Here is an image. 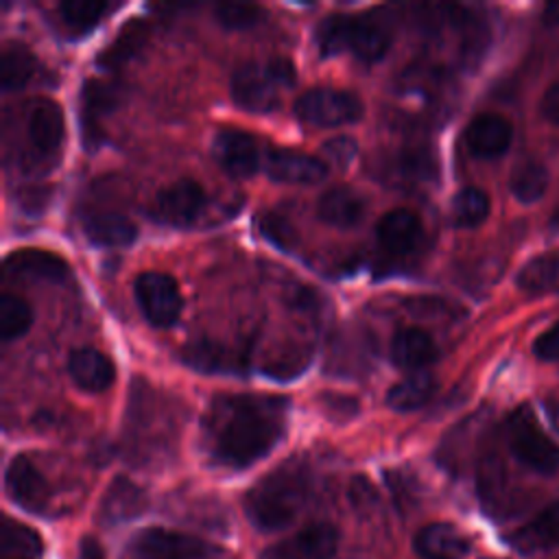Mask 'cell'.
Segmentation results:
<instances>
[{
	"label": "cell",
	"mask_w": 559,
	"mask_h": 559,
	"mask_svg": "<svg viewBox=\"0 0 559 559\" xmlns=\"http://www.w3.org/2000/svg\"><path fill=\"white\" fill-rule=\"evenodd\" d=\"M415 552L421 559H463L469 552V542L456 526L432 522L415 535Z\"/></svg>",
	"instance_id": "obj_20"
},
{
	"label": "cell",
	"mask_w": 559,
	"mask_h": 559,
	"mask_svg": "<svg viewBox=\"0 0 559 559\" xmlns=\"http://www.w3.org/2000/svg\"><path fill=\"white\" fill-rule=\"evenodd\" d=\"M435 378L428 371H413L386 391V404L397 413H408L424 406L435 393Z\"/></svg>",
	"instance_id": "obj_27"
},
{
	"label": "cell",
	"mask_w": 559,
	"mask_h": 559,
	"mask_svg": "<svg viewBox=\"0 0 559 559\" xmlns=\"http://www.w3.org/2000/svg\"><path fill=\"white\" fill-rule=\"evenodd\" d=\"M4 273L13 277L61 284L70 277V266L61 255L44 249H17L11 255H7Z\"/></svg>",
	"instance_id": "obj_15"
},
{
	"label": "cell",
	"mask_w": 559,
	"mask_h": 559,
	"mask_svg": "<svg viewBox=\"0 0 559 559\" xmlns=\"http://www.w3.org/2000/svg\"><path fill=\"white\" fill-rule=\"evenodd\" d=\"M321 406L332 415V417H352L358 411V404L354 397L338 395V393H323L321 395Z\"/></svg>",
	"instance_id": "obj_40"
},
{
	"label": "cell",
	"mask_w": 559,
	"mask_h": 559,
	"mask_svg": "<svg viewBox=\"0 0 559 559\" xmlns=\"http://www.w3.org/2000/svg\"><path fill=\"white\" fill-rule=\"evenodd\" d=\"M262 15H264V9L253 2H227L214 9V17L218 20V24L229 31L251 28L262 20Z\"/></svg>",
	"instance_id": "obj_36"
},
{
	"label": "cell",
	"mask_w": 559,
	"mask_h": 559,
	"mask_svg": "<svg viewBox=\"0 0 559 559\" xmlns=\"http://www.w3.org/2000/svg\"><path fill=\"white\" fill-rule=\"evenodd\" d=\"M437 343L421 328H404L391 341V360L400 369L424 371L437 358Z\"/></svg>",
	"instance_id": "obj_22"
},
{
	"label": "cell",
	"mask_w": 559,
	"mask_h": 559,
	"mask_svg": "<svg viewBox=\"0 0 559 559\" xmlns=\"http://www.w3.org/2000/svg\"><path fill=\"white\" fill-rule=\"evenodd\" d=\"M260 234L273 242L275 247L284 249V251H290L295 245H297V231L293 227V223L288 218H284L282 214H264L260 218Z\"/></svg>",
	"instance_id": "obj_37"
},
{
	"label": "cell",
	"mask_w": 559,
	"mask_h": 559,
	"mask_svg": "<svg viewBox=\"0 0 559 559\" xmlns=\"http://www.w3.org/2000/svg\"><path fill=\"white\" fill-rule=\"evenodd\" d=\"M548 415H550V421H552L555 430L559 432V400L552 402V404H548Z\"/></svg>",
	"instance_id": "obj_44"
},
{
	"label": "cell",
	"mask_w": 559,
	"mask_h": 559,
	"mask_svg": "<svg viewBox=\"0 0 559 559\" xmlns=\"http://www.w3.org/2000/svg\"><path fill=\"white\" fill-rule=\"evenodd\" d=\"M120 85L109 81H85L81 92V124L87 129L85 140H94L96 120L120 105Z\"/></svg>",
	"instance_id": "obj_24"
},
{
	"label": "cell",
	"mask_w": 559,
	"mask_h": 559,
	"mask_svg": "<svg viewBox=\"0 0 559 559\" xmlns=\"http://www.w3.org/2000/svg\"><path fill=\"white\" fill-rule=\"evenodd\" d=\"M507 439L515 459L533 472L552 474L559 469V445L542 430L528 406H518L509 415Z\"/></svg>",
	"instance_id": "obj_4"
},
{
	"label": "cell",
	"mask_w": 559,
	"mask_h": 559,
	"mask_svg": "<svg viewBox=\"0 0 559 559\" xmlns=\"http://www.w3.org/2000/svg\"><path fill=\"white\" fill-rule=\"evenodd\" d=\"M552 225H555V227H557V229H559V212H557V214H555V218H552Z\"/></svg>",
	"instance_id": "obj_45"
},
{
	"label": "cell",
	"mask_w": 559,
	"mask_h": 559,
	"mask_svg": "<svg viewBox=\"0 0 559 559\" xmlns=\"http://www.w3.org/2000/svg\"><path fill=\"white\" fill-rule=\"evenodd\" d=\"M511 546L524 555L559 546V500L546 507L537 518L515 531Z\"/></svg>",
	"instance_id": "obj_23"
},
{
	"label": "cell",
	"mask_w": 559,
	"mask_h": 559,
	"mask_svg": "<svg viewBox=\"0 0 559 559\" xmlns=\"http://www.w3.org/2000/svg\"><path fill=\"white\" fill-rule=\"evenodd\" d=\"M266 63H269L273 76L277 79V83H280L282 87H293V85H295V81H297V70H295V66H293L290 59H286V57H271Z\"/></svg>",
	"instance_id": "obj_41"
},
{
	"label": "cell",
	"mask_w": 559,
	"mask_h": 559,
	"mask_svg": "<svg viewBox=\"0 0 559 559\" xmlns=\"http://www.w3.org/2000/svg\"><path fill=\"white\" fill-rule=\"evenodd\" d=\"M0 550L4 555L17 552L20 559H33L41 552V539L33 528L4 518L0 531Z\"/></svg>",
	"instance_id": "obj_35"
},
{
	"label": "cell",
	"mask_w": 559,
	"mask_h": 559,
	"mask_svg": "<svg viewBox=\"0 0 559 559\" xmlns=\"http://www.w3.org/2000/svg\"><path fill=\"white\" fill-rule=\"evenodd\" d=\"M68 373L76 386L87 393H100L116 378L114 362L94 347H79L68 356Z\"/></svg>",
	"instance_id": "obj_19"
},
{
	"label": "cell",
	"mask_w": 559,
	"mask_h": 559,
	"mask_svg": "<svg viewBox=\"0 0 559 559\" xmlns=\"http://www.w3.org/2000/svg\"><path fill=\"white\" fill-rule=\"evenodd\" d=\"M138 308L153 328H170L179 321L183 299L177 282L168 273L144 271L133 284Z\"/></svg>",
	"instance_id": "obj_6"
},
{
	"label": "cell",
	"mask_w": 559,
	"mask_h": 559,
	"mask_svg": "<svg viewBox=\"0 0 559 559\" xmlns=\"http://www.w3.org/2000/svg\"><path fill=\"white\" fill-rule=\"evenodd\" d=\"M295 116L312 127H341L360 120L362 103L356 94L334 87H314L295 100Z\"/></svg>",
	"instance_id": "obj_5"
},
{
	"label": "cell",
	"mask_w": 559,
	"mask_h": 559,
	"mask_svg": "<svg viewBox=\"0 0 559 559\" xmlns=\"http://www.w3.org/2000/svg\"><path fill=\"white\" fill-rule=\"evenodd\" d=\"M365 214V201L347 186H334L325 190L317 201V216L332 227L349 229L360 223Z\"/></svg>",
	"instance_id": "obj_21"
},
{
	"label": "cell",
	"mask_w": 559,
	"mask_h": 559,
	"mask_svg": "<svg viewBox=\"0 0 559 559\" xmlns=\"http://www.w3.org/2000/svg\"><path fill=\"white\" fill-rule=\"evenodd\" d=\"M450 214L456 227H476L489 216V197L480 188L467 186L454 194Z\"/></svg>",
	"instance_id": "obj_32"
},
{
	"label": "cell",
	"mask_w": 559,
	"mask_h": 559,
	"mask_svg": "<svg viewBox=\"0 0 559 559\" xmlns=\"http://www.w3.org/2000/svg\"><path fill=\"white\" fill-rule=\"evenodd\" d=\"M559 277V258L537 255L528 260L515 275V284L524 293H542Z\"/></svg>",
	"instance_id": "obj_34"
},
{
	"label": "cell",
	"mask_w": 559,
	"mask_h": 559,
	"mask_svg": "<svg viewBox=\"0 0 559 559\" xmlns=\"http://www.w3.org/2000/svg\"><path fill=\"white\" fill-rule=\"evenodd\" d=\"M205 207V190L194 179H177L155 197L153 216L170 227L192 225Z\"/></svg>",
	"instance_id": "obj_9"
},
{
	"label": "cell",
	"mask_w": 559,
	"mask_h": 559,
	"mask_svg": "<svg viewBox=\"0 0 559 559\" xmlns=\"http://www.w3.org/2000/svg\"><path fill=\"white\" fill-rule=\"evenodd\" d=\"M539 111L542 116L550 122V124H559V83L550 85L539 103Z\"/></svg>",
	"instance_id": "obj_42"
},
{
	"label": "cell",
	"mask_w": 559,
	"mask_h": 559,
	"mask_svg": "<svg viewBox=\"0 0 559 559\" xmlns=\"http://www.w3.org/2000/svg\"><path fill=\"white\" fill-rule=\"evenodd\" d=\"M262 166L273 181L290 186H312L328 177V164L323 159L293 148H266Z\"/></svg>",
	"instance_id": "obj_11"
},
{
	"label": "cell",
	"mask_w": 559,
	"mask_h": 559,
	"mask_svg": "<svg viewBox=\"0 0 559 559\" xmlns=\"http://www.w3.org/2000/svg\"><path fill=\"white\" fill-rule=\"evenodd\" d=\"M314 41L323 57L352 52L360 61L373 63L386 55L391 35L367 17L334 13L317 26Z\"/></svg>",
	"instance_id": "obj_3"
},
{
	"label": "cell",
	"mask_w": 559,
	"mask_h": 559,
	"mask_svg": "<svg viewBox=\"0 0 559 559\" xmlns=\"http://www.w3.org/2000/svg\"><path fill=\"white\" fill-rule=\"evenodd\" d=\"M33 308L26 299L4 293L0 297V336L2 341H15L24 336L33 325Z\"/></svg>",
	"instance_id": "obj_31"
},
{
	"label": "cell",
	"mask_w": 559,
	"mask_h": 559,
	"mask_svg": "<svg viewBox=\"0 0 559 559\" xmlns=\"http://www.w3.org/2000/svg\"><path fill=\"white\" fill-rule=\"evenodd\" d=\"M216 164L236 179H247L260 168V151L255 140L240 129H221L212 140Z\"/></svg>",
	"instance_id": "obj_12"
},
{
	"label": "cell",
	"mask_w": 559,
	"mask_h": 559,
	"mask_svg": "<svg viewBox=\"0 0 559 559\" xmlns=\"http://www.w3.org/2000/svg\"><path fill=\"white\" fill-rule=\"evenodd\" d=\"M146 37H148V24L144 20L127 22L120 28L118 37L107 48H103L98 52L96 63L100 68H107V70H116V68L124 66L129 59H133L140 52Z\"/></svg>",
	"instance_id": "obj_26"
},
{
	"label": "cell",
	"mask_w": 559,
	"mask_h": 559,
	"mask_svg": "<svg viewBox=\"0 0 559 559\" xmlns=\"http://www.w3.org/2000/svg\"><path fill=\"white\" fill-rule=\"evenodd\" d=\"M533 354L542 360H559V321L533 341Z\"/></svg>",
	"instance_id": "obj_38"
},
{
	"label": "cell",
	"mask_w": 559,
	"mask_h": 559,
	"mask_svg": "<svg viewBox=\"0 0 559 559\" xmlns=\"http://www.w3.org/2000/svg\"><path fill=\"white\" fill-rule=\"evenodd\" d=\"M336 548L338 531L328 522H317L269 546L260 559H332Z\"/></svg>",
	"instance_id": "obj_10"
},
{
	"label": "cell",
	"mask_w": 559,
	"mask_h": 559,
	"mask_svg": "<svg viewBox=\"0 0 559 559\" xmlns=\"http://www.w3.org/2000/svg\"><path fill=\"white\" fill-rule=\"evenodd\" d=\"M282 85L273 76L269 63L264 61H249L240 66L229 81V92L234 103L251 114H266L277 107Z\"/></svg>",
	"instance_id": "obj_8"
},
{
	"label": "cell",
	"mask_w": 559,
	"mask_h": 559,
	"mask_svg": "<svg viewBox=\"0 0 559 559\" xmlns=\"http://www.w3.org/2000/svg\"><path fill=\"white\" fill-rule=\"evenodd\" d=\"M288 400L260 393L218 395L203 417L210 456L225 467L242 469L266 456L286 430Z\"/></svg>",
	"instance_id": "obj_1"
},
{
	"label": "cell",
	"mask_w": 559,
	"mask_h": 559,
	"mask_svg": "<svg viewBox=\"0 0 559 559\" xmlns=\"http://www.w3.org/2000/svg\"><path fill=\"white\" fill-rule=\"evenodd\" d=\"M323 151L328 153V157H332L336 166H347L356 155V142L352 138H334L323 144Z\"/></svg>",
	"instance_id": "obj_39"
},
{
	"label": "cell",
	"mask_w": 559,
	"mask_h": 559,
	"mask_svg": "<svg viewBox=\"0 0 559 559\" xmlns=\"http://www.w3.org/2000/svg\"><path fill=\"white\" fill-rule=\"evenodd\" d=\"M308 498V472L288 461L258 480L245 496V513L258 531H280L295 522Z\"/></svg>",
	"instance_id": "obj_2"
},
{
	"label": "cell",
	"mask_w": 559,
	"mask_h": 559,
	"mask_svg": "<svg viewBox=\"0 0 559 559\" xmlns=\"http://www.w3.org/2000/svg\"><path fill=\"white\" fill-rule=\"evenodd\" d=\"M376 236L386 251L404 255L417 249L421 240V223L415 212L406 207H395L378 221Z\"/></svg>",
	"instance_id": "obj_18"
},
{
	"label": "cell",
	"mask_w": 559,
	"mask_h": 559,
	"mask_svg": "<svg viewBox=\"0 0 559 559\" xmlns=\"http://www.w3.org/2000/svg\"><path fill=\"white\" fill-rule=\"evenodd\" d=\"M146 504H148V500H146L144 489L140 485H135L133 480L118 476L105 489L98 515H100L103 524L116 526V524L138 518L146 509Z\"/></svg>",
	"instance_id": "obj_16"
},
{
	"label": "cell",
	"mask_w": 559,
	"mask_h": 559,
	"mask_svg": "<svg viewBox=\"0 0 559 559\" xmlns=\"http://www.w3.org/2000/svg\"><path fill=\"white\" fill-rule=\"evenodd\" d=\"M548 188V170L535 159H526L513 168L509 179V190L520 203H535L544 197Z\"/></svg>",
	"instance_id": "obj_30"
},
{
	"label": "cell",
	"mask_w": 559,
	"mask_h": 559,
	"mask_svg": "<svg viewBox=\"0 0 559 559\" xmlns=\"http://www.w3.org/2000/svg\"><path fill=\"white\" fill-rule=\"evenodd\" d=\"M4 487L9 498L28 513H41L48 502V483L35 463L24 454L13 456L7 465Z\"/></svg>",
	"instance_id": "obj_13"
},
{
	"label": "cell",
	"mask_w": 559,
	"mask_h": 559,
	"mask_svg": "<svg viewBox=\"0 0 559 559\" xmlns=\"http://www.w3.org/2000/svg\"><path fill=\"white\" fill-rule=\"evenodd\" d=\"M513 138V129L507 118L498 114H480L472 118L465 131V144L476 157H498L502 155Z\"/></svg>",
	"instance_id": "obj_17"
},
{
	"label": "cell",
	"mask_w": 559,
	"mask_h": 559,
	"mask_svg": "<svg viewBox=\"0 0 559 559\" xmlns=\"http://www.w3.org/2000/svg\"><path fill=\"white\" fill-rule=\"evenodd\" d=\"M129 550L138 559H218V548L179 531L144 528L140 531Z\"/></svg>",
	"instance_id": "obj_7"
},
{
	"label": "cell",
	"mask_w": 559,
	"mask_h": 559,
	"mask_svg": "<svg viewBox=\"0 0 559 559\" xmlns=\"http://www.w3.org/2000/svg\"><path fill=\"white\" fill-rule=\"evenodd\" d=\"M63 111L52 98H35L26 114V138L39 155H55L63 144Z\"/></svg>",
	"instance_id": "obj_14"
},
{
	"label": "cell",
	"mask_w": 559,
	"mask_h": 559,
	"mask_svg": "<svg viewBox=\"0 0 559 559\" xmlns=\"http://www.w3.org/2000/svg\"><path fill=\"white\" fill-rule=\"evenodd\" d=\"M79 559H105L103 546L94 537H83L79 544Z\"/></svg>",
	"instance_id": "obj_43"
},
{
	"label": "cell",
	"mask_w": 559,
	"mask_h": 559,
	"mask_svg": "<svg viewBox=\"0 0 559 559\" xmlns=\"http://www.w3.org/2000/svg\"><path fill=\"white\" fill-rule=\"evenodd\" d=\"M57 9H59V17L66 24V28L74 35H81V33L92 31L100 22V17H103V13H107L109 4L92 2V0H68V2H61Z\"/></svg>",
	"instance_id": "obj_33"
},
{
	"label": "cell",
	"mask_w": 559,
	"mask_h": 559,
	"mask_svg": "<svg viewBox=\"0 0 559 559\" xmlns=\"http://www.w3.org/2000/svg\"><path fill=\"white\" fill-rule=\"evenodd\" d=\"M181 358L188 367L203 373H225V371H231V367L236 365V358L231 356V352L225 345L210 338H201L186 345Z\"/></svg>",
	"instance_id": "obj_28"
},
{
	"label": "cell",
	"mask_w": 559,
	"mask_h": 559,
	"mask_svg": "<svg viewBox=\"0 0 559 559\" xmlns=\"http://www.w3.org/2000/svg\"><path fill=\"white\" fill-rule=\"evenodd\" d=\"M37 72V59L35 55L17 44L11 41L2 48V87L7 92L22 90Z\"/></svg>",
	"instance_id": "obj_29"
},
{
	"label": "cell",
	"mask_w": 559,
	"mask_h": 559,
	"mask_svg": "<svg viewBox=\"0 0 559 559\" xmlns=\"http://www.w3.org/2000/svg\"><path fill=\"white\" fill-rule=\"evenodd\" d=\"M83 234L92 245L98 247H129L135 240L138 229L127 216L116 212H103L90 216L83 223Z\"/></svg>",
	"instance_id": "obj_25"
}]
</instances>
